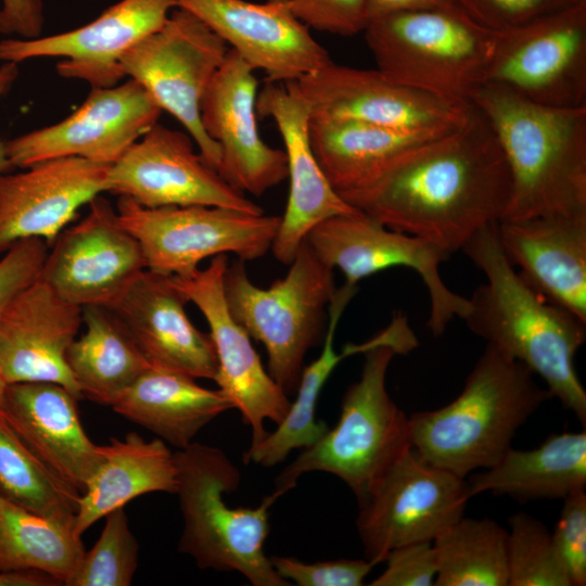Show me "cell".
Segmentation results:
<instances>
[{
  "instance_id": "cell-20",
  "label": "cell",
  "mask_w": 586,
  "mask_h": 586,
  "mask_svg": "<svg viewBox=\"0 0 586 586\" xmlns=\"http://www.w3.org/2000/svg\"><path fill=\"white\" fill-rule=\"evenodd\" d=\"M255 71L232 49L201 101V123L220 150L218 173L239 191L260 196L288 178L285 152L268 145L256 120Z\"/></svg>"
},
{
  "instance_id": "cell-35",
  "label": "cell",
  "mask_w": 586,
  "mask_h": 586,
  "mask_svg": "<svg viewBox=\"0 0 586 586\" xmlns=\"http://www.w3.org/2000/svg\"><path fill=\"white\" fill-rule=\"evenodd\" d=\"M435 586H508L507 530L462 517L433 542Z\"/></svg>"
},
{
  "instance_id": "cell-16",
  "label": "cell",
  "mask_w": 586,
  "mask_h": 586,
  "mask_svg": "<svg viewBox=\"0 0 586 586\" xmlns=\"http://www.w3.org/2000/svg\"><path fill=\"white\" fill-rule=\"evenodd\" d=\"M86 216L61 231L49 247L40 279L65 301L109 306L144 269L137 239L116 209L98 195Z\"/></svg>"
},
{
  "instance_id": "cell-10",
  "label": "cell",
  "mask_w": 586,
  "mask_h": 586,
  "mask_svg": "<svg viewBox=\"0 0 586 586\" xmlns=\"http://www.w3.org/2000/svg\"><path fill=\"white\" fill-rule=\"evenodd\" d=\"M229 49L199 17L175 8L119 62L124 77L139 82L162 111L186 128L204 161L217 171L220 150L203 129L201 101Z\"/></svg>"
},
{
  "instance_id": "cell-37",
  "label": "cell",
  "mask_w": 586,
  "mask_h": 586,
  "mask_svg": "<svg viewBox=\"0 0 586 586\" xmlns=\"http://www.w3.org/2000/svg\"><path fill=\"white\" fill-rule=\"evenodd\" d=\"M508 524V586H571L551 533L542 521L518 512Z\"/></svg>"
},
{
  "instance_id": "cell-44",
  "label": "cell",
  "mask_w": 586,
  "mask_h": 586,
  "mask_svg": "<svg viewBox=\"0 0 586 586\" xmlns=\"http://www.w3.org/2000/svg\"><path fill=\"white\" fill-rule=\"evenodd\" d=\"M385 570L372 586H431L437 574L436 556L432 542L408 544L386 556Z\"/></svg>"
},
{
  "instance_id": "cell-5",
  "label": "cell",
  "mask_w": 586,
  "mask_h": 586,
  "mask_svg": "<svg viewBox=\"0 0 586 586\" xmlns=\"http://www.w3.org/2000/svg\"><path fill=\"white\" fill-rule=\"evenodd\" d=\"M174 456L183 519L178 551L201 569L234 571L254 586L290 585L264 551L277 498L270 494L256 508H230L224 494L239 486L241 474L225 451L193 442Z\"/></svg>"
},
{
  "instance_id": "cell-31",
  "label": "cell",
  "mask_w": 586,
  "mask_h": 586,
  "mask_svg": "<svg viewBox=\"0 0 586 586\" xmlns=\"http://www.w3.org/2000/svg\"><path fill=\"white\" fill-rule=\"evenodd\" d=\"M231 408V402L219 390L154 367L145 370L112 406L116 413L178 449L193 443L204 426Z\"/></svg>"
},
{
  "instance_id": "cell-13",
  "label": "cell",
  "mask_w": 586,
  "mask_h": 586,
  "mask_svg": "<svg viewBox=\"0 0 586 586\" xmlns=\"http://www.w3.org/2000/svg\"><path fill=\"white\" fill-rule=\"evenodd\" d=\"M305 241L324 265L340 269L345 282L353 284L393 267L418 272L429 292L426 326L434 336L469 311V298L449 290L441 277L440 266L449 253L419 237L392 230L359 211L320 221Z\"/></svg>"
},
{
  "instance_id": "cell-22",
  "label": "cell",
  "mask_w": 586,
  "mask_h": 586,
  "mask_svg": "<svg viewBox=\"0 0 586 586\" xmlns=\"http://www.w3.org/2000/svg\"><path fill=\"white\" fill-rule=\"evenodd\" d=\"M256 113L273 120L284 145L290 190L271 251L289 265L317 224L358 209L343 200L319 166L309 139L310 110L294 81H266L257 94Z\"/></svg>"
},
{
  "instance_id": "cell-29",
  "label": "cell",
  "mask_w": 586,
  "mask_h": 586,
  "mask_svg": "<svg viewBox=\"0 0 586 586\" xmlns=\"http://www.w3.org/2000/svg\"><path fill=\"white\" fill-rule=\"evenodd\" d=\"M101 448V461L79 497L74 521V531L79 536L136 497L177 492L175 456L161 438L146 441L130 432L122 440L111 438Z\"/></svg>"
},
{
  "instance_id": "cell-2",
  "label": "cell",
  "mask_w": 586,
  "mask_h": 586,
  "mask_svg": "<svg viewBox=\"0 0 586 586\" xmlns=\"http://www.w3.org/2000/svg\"><path fill=\"white\" fill-rule=\"evenodd\" d=\"M497 224L480 229L461 250L486 277L469 297V330L526 366L564 409L586 423V391L574 358L586 322L528 285L504 253Z\"/></svg>"
},
{
  "instance_id": "cell-24",
  "label": "cell",
  "mask_w": 586,
  "mask_h": 586,
  "mask_svg": "<svg viewBox=\"0 0 586 586\" xmlns=\"http://www.w3.org/2000/svg\"><path fill=\"white\" fill-rule=\"evenodd\" d=\"M187 302L171 276L146 268L105 307L151 367L215 380L218 362L214 343L209 333L191 322L184 309Z\"/></svg>"
},
{
  "instance_id": "cell-12",
  "label": "cell",
  "mask_w": 586,
  "mask_h": 586,
  "mask_svg": "<svg viewBox=\"0 0 586 586\" xmlns=\"http://www.w3.org/2000/svg\"><path fill=\"white\" fill-rule=\"evenodd\" d=\"M483 82L532 102L586 105V4L495 31Z\"/></svg>"
},
{
  "instance_id": "cell-21",
  "label": "cell",
  "mask_w": 586,
  "mask_h": 586,
  "mask_svg": "<svg viewBox=\"0 0 586 586\" xmlns=\"http://www.w3.org/2000/svg\"><path fill=\"white\" fill-rule=\"evenodd\" d=\"M175 0H120L90 23L61 34L0 41V61L20 63L36 58H61L60 76L88 82L91 88L117 85L124 75L122 56L160 28Z\"/></svg>"
},
{
  "instance_id": "cell-47",
  "label": "cell",
  "mask_w": 586,
  "mask_h": 586,
  "mask_svg": "<svg viewBox=\"0 0 586 586\" xmlns=\"http://www.w3.org/2000/svg\"><path fill=\"white\" fill-rule=\"evenodd\" d=\"M62 583L37 570L0 571V586H59Z\"/></svg>"
},
{
  "instance_id": "cell-41",
  "label": "cell",
  "mask_w": 586,
  "mask_h": 586,
  "mask_svg": "<svg viewBox=\"0 0 586 586\" xmlns=\"http://www.w3.org/2000/svg\"><path fill=\"white\" fill-rule=\"evenodd\" d=\"M453 2L475 22L493 31L513 28L581 3L579 0H453Z\"/></svg>"
},
{
  "instance_id": "cell-25",
  "label": "cell",
  "mask_w": 586,
  "mask_h": 586,
  "mask_svg": "<svg viewBox=\"0 0 586 586\" xmlns=\"http://www.w3.org/2000/svg\"><path fill=\"white\" fill-rule=\"evenodd\" d=\"M81 326L82 308L39 277L0 313V373L5 382H54L82 399L65 359Z\"/></svg>"
},
{
  "instance_id": "cell-8",
  "label": "cell",
  "mask_w": 586,
  "mask_h": 586,
  "mask_svg": "<svg viewBox=\"0 0 586 586\" xmlns=\"http://www.w3.org/2000/svg\"><path fill=\"white\" fill-rule=\"evenodd\" d=\"M288 273L267 289L250 279L244 262L228 265L224 294L232 318L260 342L268 372L286 394L295 392L307 352L326 334V317L336 291L333 269L304 240Z\"/></svg>"
},
{
  "instance_id": "cell-42",
  "label": "cell",
  "mask_w": 586,
  "mask_h": 586,
  "mask_svg": "<svg viewBox=\"0 0 586 586\" xmlns=\"http://www.w3.org/2000/svg\"><path fill=\"white\" fill-rule=\"evenodd\" d=\"M308 28L341 36L364 31L369 18L365 0H288Z\"/></svg>"
},
{
  "instance_id": "cell-18",
  "label": "cell",
  "mask_w": 586,
  "mask_h": 586,
  "mask_svg": "<svg viewBox=\"0 0 586 586\" xmlns=\"http://www.w3.org/2000/svg\"><path fill=\"white\" fill-rule=\"evenodd\" d=\"M294 84L311 118L398 129H450L462 120L470 103L448 102L397 85L378 69H359L332 61Z\"/></svg>"
},
{
  "instance_id": "cell-32",
  "label": "cell",
  "mask_w": 586,
  "mask_h": 586,
  "mask_svg": "<svg viewBox=\"0 0 586 586\" xmlns=\"http://www.w3.org/2000/svg\"><path fill=\"white\" fill-rule=\"evenodd\" d=\"M450 129H398L356 120L311 118L309 139L323 174L342 194L366 183L402 154Z\"/></svg>"
},
{
  "instance_id": "cell-46",
  "label": "cell",
  "mask_w": 586,
  "mask_h": 586,
  "mask_svg": "<svg viewBox=\"0 0 586 586\" xmlns=\"http://www.w3.org/2000/svg\"><path fill=\"white\" fill-rule=\"evenodd\" d=\"M369 21L384 15L453 4V0H365Z\"/></svg>"
},
{
  "instance_id": "cell-48",
  "label": "cell",
  "mask_w": 586,
  "mask_h": 586,
  "mask_svg": "<svg viewBox=\"0 0 586 586\" xmlns=\"http://www.w3.org/2000/svg\"><path fill=\"white\" fill-rule=\"evenodd\" d=\"M18 74L16 63L3 62L0 65V98L11 87ZM14 168L9 160L5 142L0 141V174Z\"/></svg>"
},
{
  "instance_id": "cell-26",
  "label": "cell",
  "mask_w": 586,
  "mask_h": 586,
  "mask_svg": "<svg viewBox=\"0 0 586 586\" xmlns=\"http://www.w3.org/2000/svg\"><path fill=\"white\" fill-rule=\"evenodd\" d=\"M77 400L54 382L10 383L0 415L33 454L81 494L101 461L102 448L85 432Z\"/></svg>"
},
{
  "instance_id": "cell-43",
  "label": "cell",
  "mask_w": 586,
  "mask_h": 586,
  "mask_svg": "<svg viewBox=\"0 0 586 586\" xmlns=\"http://www.w3.org/2000/svg\"><path fill=\"white\" fill-rule=\"evenodd\" d=\"M49 245L42 239L17 241L0 259V313L41 273Z\"/></svg>"
},
{
  "instance_id": "cell-40",
  "label": "cell",
  "mask_w": 586,
  "mask_h": 586,
  "mask_svg": "<svg viewBox=\"0 0 586 586\" xmlns=\"http://www.w3.org/2000/svg\"><path fill=\"white\" fill-rule=\"evenodd\" d=\"M269 560L282 578L300 586H360L374 566L367 559L307 563L293 557L271 556Z\"/></svg>"
},
{
  "instance_id": "cell-14",
  "label": "cell",
  "mask_w": 586,
  "mask_h": 586,
  "mask_svg": "<svg viewBox=\"0 0 586 586\" xmlns=\"http://www.w3.org/2000/svg\"><path fill=\"white\" fill-rule=\"evenodd\" d=\"M193 142L188 132L155 123L110 165L106 192L149 208L205 205L264 213L211 167Z\"/></svg>"
},
{
  "instance_id": "cell-15",
  "label": "cell",
  "mask_w": 586,
  "mask_h": 586,
  "mask_svg": "<svg viewBox=\"0 0 586 586\" xmlns=\"http://www.w3.org/2000/svg\"><path fill=\"white\" fill-rule=\"evenodd\" d=\"M162 113L136 80L91 88L84 103L63 120L5 142L13 167L76 156L113 164L150 129Z\"/></svg>"
},
{
  "instance_id": "cell-30",
  "label": "cell",
  "mask_w": 586,
  "mask_h": 586,
  "mask_svg": "<svg viewBox=\"0 0 586 586\" xmlns=\"http://www.w3.org/2000/svg\"><path fill=\"white\" fill-rule=\"evenodd\" d=\"M467 485L470 497L489 492L519 502L564 499L586 488V432L553 433L532 449L511 447Z\"/></svg>"
},
{
  "instance_id": "cell-39",
  "label": "cell",
  "mask_w": 586,
  "mask_h": 586,
  "mask_svg": "<svg viewBox=\"0 0 586 586\" xmlns=\"http://www.w3.org/2000/svg\"><path fill=\"white\" fill-rule=\"evenodd\" d=\"M551 533L558 556L571 586L586 585V492L566 496Z\"/></svg>"
},
{
  "instance_id": "cell-19",
  "label": "cell",
  "mask_w": 586,
  "mask_h": 586,
  "mask_svg": "<svg viewBox=\"0 0 586 586\" xmlns=\"http://www.w3.org/2000/svg\"><path fill=\"white\" fill-rule=\"evenodd\" d=\"M217 34L266 81L285 84L321 68L329 52L293 13L288 0H175Z\"/></svg>"
},
{
  "instance_id": "cell-33",
  "label": "cell",
  "mask_w": 586,
  "mask_h": 586,
  "mask_svg": "<svg viewBox=\"0 0 586 586\" xmlns=\"http://www.w3.org/2000/svg\"><path fill=\"white\" fill-rule=\"evenodd\" d=\"M82 324L66 364L84 397L112 407L151 365L107 307L84 306Z\"/></svg>"
},
{
  "instance_id": "cell-49",
  "label": "cell",
  "mask_w": 586,
  "mask_h": 586,
  "mask_svg": "<svg viewBox=\"0 0 586 586\" xmlns=\"http://www.w3.org/2000/svg\"><path fill=\"white\" fill-rule=\"evenodd\" d=\"M7 384L8 383L5 382V380L3 379V377L0 373V400H1V397L3 395V392L5 390Z\"/></svg>"
},
{
  "instance_id": "cell-7",
  "label": "cell",
  "mask_w": 586,
  "mask_h": 586,
  "mask_svg": "<svg viewBox=\"0 0 586 586\" xmlns=\"http://www.w3.org/2000/svg\"><path fill=\"white\" fill-rule=\"evenodd\" d=\"M365 354L360 378L342 399L337 423L278 475L271 495L279 498L306 472L322 471L341 479L361 499L410 443L409 417L386 390V373L397 349L380 344Z\"/></svg>"
},
{
  "instance_id": "cell-36",
  "label": "cell",
  "mask_w": 586,
  "mask_h": 586,
  "mask_svg": "<svg viewBox=\"0 0 586 586\" xmlns=\"http://www.w3.org/2000/svg\"><path fill=\"white\" fill-rule=\"evenodd\" d=\"M0 496L37 514L74 526L80 492L54 474L0 415Z\"/></svg>"
},
{
  "instance_id": "cell-38",
  "label": "cell",
  "mask_w": 586,
  "mask_h": 586,
  "mask_svg": "<svg viewBox=\"0 0 586 586\" xmlns=\"http://www.w3.org/2000/svg\"><path fill=\"white\" fill-rule=\"evenodd\" d=\"M103 530L67 586H129L137 566L139 545L124 507L105 517Z\"/></svg>"
},
{
  "instance_id": "cell-27",
  "label": "cell",
  "mask_w": 586,
  "mask_h": 586,
  "mask_svg": "<svg viewBox=\"0 0 586 586\" xmlns=\"http://www.w3.org/2000/svg\"><path fill=\"white\" fill-rule=\"evenodd\" d=\"M497 230L521 278L586 322V213L504 218Z\"/></svg>"
},
{
  "instance_id": "cell-28",
  "label": "cell",
  "mask_w": 586,
  "mask_h": 586,
  "mask_svg": "<svg viewBox=\"0 0 586 586\" xmlns=\"http://www.w3.org/2000/svg\"><path fill=\"white\" fill-rule=\"evenodd\" d=\"M356 292L357 284L349 282L336 288L328 308L329 321L320 356L304 366L295 391V399L291 402L286 416L273 432L267 433L260 442L251 444L244 454L245 463L272 467L282 462L292 450L314 444L326 433L329 428L323 421L316 420V406L324 383L344 358L364 354L380 344L395 347L400 355L411 349L415 341L413 332L406 318L396 315L392 322L372 339L360 344H346L340 353L334 351L337 324Z\"/></svg>"
},
{
  "instance_id": "cell-17",
  "label": "cell",
  "mask_w": 586,
  "mask_h": 586,
  "mask_svg": "<svg viewBox=\"0 0 586 586\" xmlns=\"http://www.w3.org/2000/svg\"><path fill=\"white\" fill-rule=\"evenodd\" d=\"M227 266V255L221 254L213 257L204 269L171 278L188 302L205 317L218 362L214 381L240 411L243 422L252 430L251 444H256L268 433L265 420L278 425L286 416L291 400L264 368L249 333L229 313L222 286Z\"/></svg>"
},
{
  "instance_id": "cell-4",
  "label": "cell",
  "mask_w": 586,
  "mask_h": 586,
  "mask_svg": "<svg viewBox=\"0 0 586 586\" xmlns=\"http://www.w3.org/2000/svg\"><path fill=\"white\" fill-rule=\"evenodd\" d=\"M535 377L486 344L453 402L409 417L411 448L462 479L494 466L512 447L518 430L552 398Z\"/></svg>"
},
{
  "instance_id": "cell-9",
  "label": "cell",
  "mask_w": 586,
  "mask_h": 586,
  "mask_svg": "<svg viewBox=\"0 0 586 586\" xmlns=\"http://www.w3.org/2000/svg\"><path fill=\"white\" fill-rule=\"evenodd\" d=\"M119 222L139 242L146 268L188 276L202 260L232 253L255 260L271 250L281 217L221 206L144 207L119 196Z\"/></svg>"
},
{
  "instance_id": "cell-34",
  "label": "cell",
  "mask_w": 586,
  "mask_h": 586,
  "mask_svg": "<svg viewBox=\"0 0 586 586\" xmlns=\"http://www.w3.org/2000/svg\"><path fill=\"white\" fill-rule=\"evenodd\" d=\"M85 551L74 526L0 496V571L37 570L67 586Z\"/></svg>"
},
{
  "instance_id": "cell-3",
  "label": "cell",
  "mask_w": 586,
  "mask_h": 586,
  "mask_svg": "<svg viewBox=\"0 0 586 586\" xmlns=\"http://www.w3.org/2000/svg\"><path fill=\"white\" fill-rule=\"evenodd\" d=\"M470 102L491 125L509 168L504 218L586 213V105H543L491 82Z\"/></svg>"
},
{
  "instance_id": "cell-6",
  "label": "cell",
  "mask_w": 586,
  "mask_h": 586,
  "mask_svg": "<svg viewBox=\"0 0 586 586\" xmlns=\"http://www.w3.org/2000/svg\"><path fill=\"white\" fill-rule=\"evenodd\" d=\"M364 34L387 79L453 103L483 82L495 37L455 3L377 17Z\"/></svg>"
},
{
  "instance_id": "cell-50",
  "label": "cell",
  "mask_w": 586,
  "mask_h": 586,
  "mask_svg": "<svg viewBox=\"0 0 586 586\" xmlns=\"http://www.w3.org/2000/svg\"><path fill=\"white\" fill-rule=\"evenodd\" d=\"M579 1H581V3H584V4H586V0H579Z\"/></svg>"
},
{
  "instance_id": "cell-23",
  "label": "cell",
  "mask_w": 586,
  "mask_h": 586,
  "mask_svg": "<svg viewBox=\"0 0 586 586\" xmlns=\"http://www.w3.org/2000/svg\"><path fill=\"white\" fill-rule=\"evenodd\" d=\"M109 167L69 156L0 174V254L31 238L51 246L82 205L106 192Z\"/></svg>"
},
{
  "instance_id": "cell-45",
  "label": "cell",
  "mask_w": 586,
  "mask_h": 586,
  "mask_svg": "<svg viewBox=\"0 0 586 586\" xmlns=\"http://www.w3.org/2000/svg\"><path fill=\"white\" fill-rule=\"evenodd\" d=\"M43 26L41 0H1L0 33L24 39L40 36Z\"/></svg>"
},
{
  "instance_id": "cell-1",
  "label": "cell",
  "mask_w": 586,
  "mask_h": 586,
  "mask_svg": "<svg viewBox=\"0 0 586 586\" xmlns=\"http://www.w3.org/2000/svg\"><path fill=\"white\" fill-rule=\"evenodd\" d=\"M340 195L385 227L451 255L480 229L505 217L511 178L491 125L470 102L457 126Z\"/></svg>"
},
{
  "instance_id": "cell-11",
  "label": "cell",
  "mask_w": 586,
  "mask_h": 586,
  "mask_svg": "<svg viewBox=\"0 0 586 586\" xmlns=\"http://www.w3.org/2000/svg\"><path fill=\"white\" fill-rule=\"evenodd\" d=\"M469 499L466 479L408 448L357 500L366 559L375 565L395 548L433 542L463 517Z\"/></svg>"
}]
</instances>
